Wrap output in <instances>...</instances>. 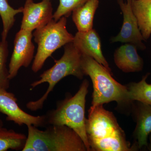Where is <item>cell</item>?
Listing matches in <instances>:
<instances>
[{
	"label": "cell",
	"instance_id": "obj_1",
	"mask_svg": "<svg viewBox=\"0 0 151 151\" xmlns=\"http://www.w3.org/2000/svg\"><path fill=\"white\" fill-rule=\"evenodd\" d=\"M86 132L90 150H137V143L131 146L112 112L103 105L90 107L86 120Z\"/></svg>",
	"mask_w": 151,
	"mask_h": 151
},
{
	"label": "cell",
	"instance_id": "obj_2",
	"mask_svg": "<svg viewBox=\"0 0 151 151\" xmlns=\"http://www.w3.org/2000/svg\"><path fill=\"white\" fill-rule=\"evenodd\" d=\"M28 136L22 151H86L79 135L70 127L48 125L45 130L27 127Z\"/></svg>",
	"mask_w": 151,
	"mask_h": 151
},
{
	"label": "cell",
	"instance_id": "obj_3",
	"mask_svg": "<svg viewBox=\"0 0 151 151\" xmlns=\"http://www.w3.org/2000/svg\"><path fill=\"white\" fill-rule=\"evenodd\" d=\"M89 86V81L84 79L75 95L67 96L58 102L56 108L49 111L45 116L47 126L65 125L70 127L82 139L87 151H90L85 116L86 97Z\"/></svg>",
	"mask_w": 151,
	"mask_h": 151
},
{
	"label": "cell",
	"instance_id": "obj_4",
	"mask_svg": "<svg viewBox=\"0 0 151 151\" xmlns=\"http://www.w3.org/2000/svg\"><path fill=\"white\" fill-rule=\"evenodd\" d=\"M81 67L84 75L89 76L93 84L91 107L113 101L119 104L130 103L127 86L114 79L111 71L91 57L82 55Z\"/></svg>",
	"mask_w": 151,
	"mask_h": 151
},
{
	"label": "cell",
	"instance_id": "obj_5",
	"mask_svg": "<svg viewBox=\"0 0 151 151\" xmlns=\"http://www.w3.org/2000/svg\"><path fill=\"white\" fill-rule=\"evenodd\" d=\"M81 57L82 54L73 42L64 45V53L61 58L55 60V64L52 67L42 73L39 80L31 84L33 88L44 83H48L49 86L46 92L40 99L28 102L27 108L33 111L42 109L44 103L56 84L66 76L72 75L82 79L85 75L81 67Z\"/></svg>",
	"mask_w": 151,
	"mask_h": 151
},
{
	"label": "cell",
	"instance_id": "obj_6",
	"mask_svg": "<svg viewBox=\"0 0 151 151\" xmlns=\"http://www.w3.org/2000/svg\"><path fill=\"white\" fill-rule=\"evenodd\" d=\"M66 24L67 18L65 17L58 21L53 19L46 25L35 29L33 33L38 45L32 66L34 73L42 68L46 60L55 50L73 42L74 36L68 31Z\"/></svg>",
	"mask_w": 151,
	"mask_h": 151
},
{
	"label": "cell",
	"instance_id": "obj_7",
	"mask_svg": "<svg viewBox=\"0 0 151 151\" xmlns=\"http://www.w3.org/2000/svg\"><path fill=\"white\" fill-rule=\"evenodd\" d=\"M32 37V32L21 29L16 35L8 68L10 80L17 76L21 68L28 67L33 60L35 46Z\"/></svg>",
	"mask_w": 151,
	"mask_h": 151
},
{
	"label": "cell",
	"instance_id": "obj_8",
	"mask_svg": "<svg viewBox=\"0 0 151 151\" xmlns=\"http://www.w3.org/2000/svg\"><path fill=\"white\" fill-rule=\"evenodd\" d=\"M17 99L13 93L0 88V113L6 116V120L14 122L19 126L25 125L37 127L47 126L45 115L34 116L30 115L19 107Z\"/></svg>",
	"mask_w": 151,
	"mask_h": 151
},
{
	"label": "cell",
	"instance_id": "obj_9",
	"mask_svg": "<svg viewBox=\"0 0 151 151\" xmlns=\"http://www.w3.org/2000/svg\"><path fill=\"white\" fill-rule=\"evenodd\" d=\"M124 16L122 29L119 34L111 40V42H120L134 45L137 48L144 50L146 48L143 41H145L138 25V21L133 13L131 6V0H117Z\"/></svg>",
	"mask_w": 151,
	"mask_h": 151
},
{
	"label": "cell",
	"instance_id": "obj_10",
	"mask_svg": "<svg viewBox=\"0 0 151 151\" xmlns=\"http://www.w3.org/2000/svg\"><path fill=\"white\" fill-rule=\"evenodd\" d=\"M51 0H42L35 3L26 0L23 7L21 29L33 32L46 25L53 19Z\"/></svg>",
	"mask_w": 151,
	"mask_h": 151
},
{
	"label": "cell",
	"instance_id": "obj_11",
	"mask_svg": "<svg viewBox=\"0 0 151 151\" xmlns=\"http://www.w3.org/2000/svg\"><path fill=\"white\" fill-rule=\"evenodd\" d=\"M72 42L81 54L91 57L111 71L102 52L101 40L95 29L93 28L88 31L77 32Z\"/></svg>",
	"mask_w": 151,
	"mask_h": 151
},
{
	"label": "cell",
	"instance_id": "obj_12",
	"mask_svg": "<svg viewBox=\"0 0 151 151\" xmlns=\"http://www.w3.org/2000/svg\"><path fill=\"white\" fill-rule=\"evenodd\" d=\"M134 45L127 43L117 49L114 52L115 64L125 73L139 72L142 70L144 62L138 54Z\"/></svg>",
	"mask_w": 151,
	"mask_h": 151
},
{
	"label": "cell",
	"instance_id": "obj_13",
	"mask_svg": "<svg viewBox=\"0 0 151 151\" xmlns=\"http://www.w3.org/2000/svg\"><path fill=\"white\" fill-rule=\"evenodd\" d=\"M137 108V126L134 134L139 149L148 146L151 134V106L139 102Z\"/></svg>",
	"mask_w": 151,
	"mask_h": 151
},
{
	"label": "cell",
	"instance_id": "obj_14",
	"mask_svg": "<svg viewBox=\"0 0 151 151\" xmlns=\"http://www.w3.org/2000/svg\"><path fill=\"white\" fill-rule=\"evenodd\" d=\"M99 0H89L72 12V18L78 32H86L93 29L94 14Z\"/></svg>",
	"mask_w": 151,
	"mask_h": 151
},
{
	"label": "cell",
	"instance_id": "obj_15",
	"mask_svg": "<svg viewBox=\"0 0 151 151\" xmlns=\"http://www.w3.org/2000/svg\"><path fill=\"white\" fill-rule=\"evenodd\" d=\"M131 6L141 33L147 40L151 35V0H131Z\"/></svg>",
	"mask_w": 151,
	"mask_h": 151
},
{
	"label": "cell",
	"instance_id": "obj_16",
	"mask_svg": "<svg viewBox=\"0 0 151 151\" xmlns=\"http://www.w3.org/2000/svg\"><path fill=\"white\" fill-rule=\"evenodd\" d=\"M27 137L13 130L0 128V151L22 150Z\"/></svg>",
	"mask_w": 151,
	"mask_h": 151
},
{
	"label": "cell",
	"instance_id": "obj_17",
	"mask_svg": "<svg viewBox=\"0 0 151 151\" xmlns=\"http://www.w3.org/2000/svg\"><path fill=\"white\" fill-rule=\"evenodd\" d=\"M149 75L147 73L140 81L132 82L127 86L130 102L137 101L151 106V84L146 81Z\"/></svg>",
	"mask_w": 151,
	"mask_h": 151
},
{
	"label": "cell",
	"instance_id": "obj_18",
	"mask_svg": "<svg viewBox=\"0 0 151 151\" xmlns=\"http://www.w3.org/2000/svg\"><path fill=\"white\" fill-rule=\"evenodd\" d=\"M23 10V7L13 8L9 4V0H0V16L3 24L2 40H7L9 33L14 24L16 16L22 13Z\"/></svg>",
	"mask_w": 151,
	"mask_h": 151
},
{
	"label": "cell",
	"instance_id": "obj_19",
	"mask_svg": "<svg viewBox=\"0 0 151 151\" xmlns=\"http://www.w3.org/2000/svg\"><path fill=\"white\" fill-rule=\"evenodd\" d=\"M9 52L7 41L1 40L0 41V88L7 90L9 88L11 80L7 67Z\"/></svg>",
	"mask_w": 151,
	"mask_h": 151
},
{
	"label": "cell",
	"instance_id": "obj_20",
	"mask_svg": "<svg viewBox=\"0 0 151 151\" xmlns=\"http://www.w3.org/2000/svg\"><path fill=\"white\" fill-rule=\"evenodd\" d=\"M89 0H59V4L53 15V19L58 21L63 17L70 16L73 10L83 5Z\"/></svg>",
	"mask_w": 151,
	"mask_h": 151
},
{
	"label": "cell",
	"instance_id": "obj_21",
	"mask_svg": "<svg viewBox=\"0 0 151 151\" xmlns=\"http://www.w3.org/2000/svg\"><path fill=\"white\" fill-rule=\"evenodd\" d=\"M150 145H148V146L147 148L148 149H149V150L151 151V135L150 136Z\"/></svg>",
	"mask_w": 151,
	"mask_h": 151
},
{
	"label": "cell",
	"instance_id": "obj_22",
	"mask_svg": "<svg viewBox=\"0 0 151 151\" xmlns=\"http://www.w3.org/2000/svg\"><path fill=\"white\" fill-rule=\"evenodd\" d=\"M3 126H4L3 122H2V121L0 119V128L3 127Z\"/></svg>",
	"mask_w": 151,
	"mask_h": 151
}]
</instances>
